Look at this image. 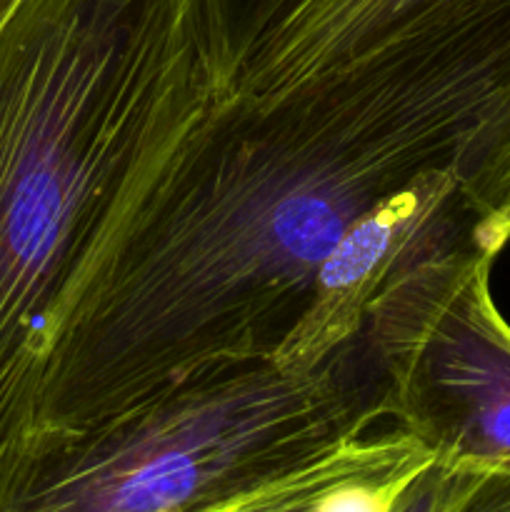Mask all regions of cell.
Here are the masks:
<instances>
[{
	"label": "cell",
	"mask_w": 510,
	"mask_h": 512,
	"mask_svg": "<svg viewBox=\"0 0 510 512\" xmlns=\"http://www.w3.org/2000/svg\"><path fill=\"white\" fill-rule=\"evenodd\" d=\"M460 178L480 215V245L493 255L510 238V73L465 130Z\"/></svg>",
	"instance_id": "277c9868"
},
{
	"label": "cell",
	"mask_w": 510,
	"mask_h": 512,
	"mask_svg": "<svg viewBox=\"0 0 510 512\" xmlns=\"http://www.w3.org/2000/svg\"><path fill=\"white\" fill-rule=\"evenodd\" d=\"M300 0H200L210 33L220 43L273 33Z\"/></svg>",
	"instance_id": "52a82bcc"
},
{
	"label": "cell",
	"mask_w": 510,
	"mask_h": 512,
	"mask_svg": "<svg viewBox=\"0 0 510 512\" xmlns=\"http://www.w3.org/2000/svg\"><path fill=\"white\" fill-rule=\"evenodd\" d=\"M435 512H510V470L458 463Z\"/></svg>",
	"instance_id": "ba28073f"
},
{
	"label": "cell",
	"mask_w": 510,
	"mask_h": 512,
	"mask_svg": "<svg viewBox=\"0 0 510 512\" xmlns=\"http://www.w3.org/2000/svg\"><path fill=\"white\" fill-rule=\"evenodd\" d=\"M483 263L460 285L443 348L448 405L433 443L435 458L510 470V328L488 298Z\"/></svg>",
	"instance_id": "3957f363"
},
{
	"label": "cell",
	"mask_w": 510,
	"mask_h": 512,
	"mask_svg": "<svg viewBox=\"0 0 510 512\" xmlns=\"http://www.w3.org/2000/svg\"><path fill=\"white\" fill-rule=\"evenodd\" d=\"M395 225L385 215H360L320 265V283L330 290H348L363 283L388 255Z\"/></svg>",
	"instance_id": "8992f818"
},
{
	"label": "cell",
	"mask_w": 510,
	"mask_h": 512,
	"mask_svg": "<svg viewBox=\"0 0 510 512\" xmlns=\"http://www.w3.org/2000/svg\"><path fill=\"white\" fill-rule=\"evenodd\" d=\"M273 35L293 48L425 43L460 65L475 110L510 73V0H300Z\"/></svg>",
	"instance_id": "7a4b0ae2"
},
{
	"label": "cell",
	"mask_w": 510,
	"mask_h": 512,
	"mask_svg": "<svg viewBox=\"0 0 510 512\" xmlns=\"http://www.w3.org/2000/svg\"><path fill=\"white\" fill-rule=\"evenodd\" d=\"M358 218L360 215H353L350 200L333 190H293L270 208L260 230L263 248L280 265L320 270Z\"/></svg>",
	"instance_id": "5b68a950"
},
{
	"label": "cell",
	"mask_w": 510,
	"mask_h": 512,
	"mask_svg": "<svg viewBox=\"0 0 510 512\" xmlns=\"http://www.w3.org/2000/svg\"><path fill=\"white\" fill-rule=\"evenodd\" d=\"M95 0H20L0 23V473L48 430L78 168L73 68Z\"/></svg>",
	"instance_id": "6da1fadb"
}]
</instances>
